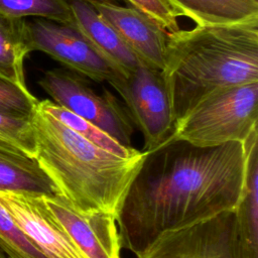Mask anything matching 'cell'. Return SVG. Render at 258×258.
<instances>
[{"label":"cell","mask_w":258,"mask_h":258,"mask_svg":"<svg viewBox=\"0 0 258 258\" xmlns=\"http://www.w3.org/2000/svg\"><path fill=\"white\" fill-rule=\"evenodd\" d=\"M246 170L245 142L199 147L168 140L146 152L117 218L121 246L138 256L165 232L235 211Z\"/></svg>","instance_id":"6da1fadb"},{"label":"cell","mask_w":258,"mask_h":258,"mask_svg":"<svg viewBox=\"0 0 258 258\" xmlns=\"http://www.w3.org/2000/svg\"><path fill=\"white\" fill-rule=\"evenodd\" d=\"M162 75L174 124L208 95L258 82V18L168 32Z\"/></svg>","instance_id":"7a4b0ae2"},{"label":"cell","mask_w":258,"mask_h":258,"mask_svg":"<svg viewBox=\"0 0 258 258\" xmlns=\"http://www.w3.org/2000/svg\"><path fill=\"white\" fill-rule=\"evenodd\" d=\"M35 159L56 192L82 213H104L116 221L146 152L131 158L114 155L67 127L36 105L31 116Z\"/></svg>","instance_id":"3957f363"},{"label":"cell","mask_w":258,"mask_h":258,"mask_svg":"<svg viewBox=\"0 0 258 258\" xmlns=\"http://www.w3.org/2000/svg\"><path fill=\"white\" fill-rule=\"evenodd\" d=\"M258 82L218 90L174 124L169 140L199 147L245 142L257 130Z\"/></svg>","instance_id":"277c9868"},{"label":"cell","mask_w":258,"mask_h":258,"mask_svg":"<svg viewBox=\"0 0 258 258\" xmlns=\"http://www.w3.org/2000/svg\"><path fill=\"white\" fill-rule=\"evenodd\" d=\"M38 85L55 104L98 126L121 144L132 146L134 125L110 91L96 93L85 77L66 68L46 71Z\"/></svg>","instance_id":"5b68a950"},{"label":"cell","mask_w":258,"mask_h":258,"mask_svg":"<svg viewBox=\"0 0 258 258\" xmlns=\"http://www.w3.org/2000/svg\"><path fill=\"white\" fill-rule=\"evenodd\" d=\"M143 137V151L166 143L174 129L170 96L162 72L144 63L112 86Z\"/></svg>","instance_id":"8992f818"},{"label":"cell","mask_w":258,"mask_h":258,"mask_svg":"<svg viewBox=\"0 0 258 258\" xmlns=\"http://www.w3.org/2000/svg\"><path fill=\"white\" fill-rule=\"evenodd\" d=\"M25 23L30 52H44L66 69L97 83L113 86L126 77L73 26L43 18L25 20Z\"/></svg>","instance_id":"52a82bcc"},{"label":"cell","mask_w":258,"mask_h":258,"mask_svg":"<svg viewBox=\"0 0 258 258\" xmlns=\"http://www.w3.org/2000/svg\"><path fill=\"white\" fill-rule=\"evenodd\" d=\"M235 211H230L165 232L137 258H235Z\"/></svg>","instance_id":"ba28073f"},{"label":"cell","mask_w":258,"mask_h":258,"mask_svg":"<svg viewBox=\"0 0 258 258\" xmlns=\"http://www.w3.org/2000/svg\"><path fill=\"white\" fill-rule=\"evenodd\" d=\"M0 204L18 228L48 258H87L48 210L41 195L0 190Z\"/></svg>","instance_id":"9c48e42d"},{"label":"cell","mask_w":258,"mask_h":258,"mask_svg":"<svg viewBox=\"0 0 258 258\" xmlns=\"http://www.w3.org/2000/svg\"><path fill=\"white\" fill-rule=\"evenodd\" d=\"M41 197L87 258H121V240L113 216L79 212L58 195Z\"/></svg>","instance_id":"30bf717a"},{"label":"cell","mask_w":258,"mask_h":258,"mask_svg":"<svg viewBox=\"0 0 258 258\" xmlns=\"http://www.w3.org/2000/svg\"><path fill=\"white\" fill-rule=\"evenodd\" d=\"M114 27L140 60L162 72L165 64L168 31L132 6L110 2H89Z\"/></svg>","instance_id":"8fae6325"},{"label":"cell","mask_w":258,"mask_h":258,"mask_svg":"<svg viewBox=\"0 0 258 258\" xmlns=\"http://www.w3.org/2000/svg\"><path fill=\"white\" fill-rule=\"evenodd\" d=\"M72 24L121 74L127 76L143 62L114 27L85 0H68Z\"/></svg>","instance_id":"7c38bea8"},{"label":"cell","mask_w":258,"mask_h":258,"mask_svg":"<svg viewBox=\"0 0 258 258\" xmlns=\"http://www.w3.org/2000/svg\"><path fill=\"white\" fill-rule=\"evenodd\" d=\"M0 190L57 195L37 160L0 139Z\"/></svg>","instance_id":"4fadbf2b"},{"label":"cell","mask_w":258,"mask_h":258,"mask_svg":"<svg viewBox=\"0 0 258 258\" xmlns=\"http://www.w3.org/2000/svg\"><path fill=\"white\" fill-rule=\"evenodd\" d=\"M197 25L231 24L258 18V0H166Z\"/></svg>","instance_id":"5bb4252c"},{"label":"cell","mask_w":258,"mask_h":258,"mask_svg":"<svg viewBox=\"0 0 258 258\" xmlns=\"http://www.w3.org/2000/svg\"><path fill=\"white\" fill-rule=\"evenodd\" d=\"M25 20L0 12V76L20 86H26L23 64L30 52Z\"/></svg>","instance_id":"9a60e30c"},{"label":"cell","mask_w":258,"mask_h":258,"mask_svg":"<svg viewBox=\"0 0 258 258\" xmlns=\"http://www.w3.org/2000/svg\"><path fill=\"white\" fill-rule=\"evenodd\" d=\"M38 106L86 140L114 155L123 158H131L142 152L133 146L128 147L121 144L98 126L50 100L38 101Z\"/></svg>","instance_id":"2e32d148"},{"label":"cell","mask_w":258,"mask_h":258,"mask_svg":"<svg viewBox=\"0 0 258 258\" xmlns=\"http://www.w3.org/2000/svg\"><path fill=\"white\" fill-rule=\"evenodd\" d=\"M0 12L14 18H43L72 24L68 0H0Z\"/></svg>","instance_id":"e0dca14e"},{"label":"cell","mask_w":258,"mask_h":258,"mask_svg":"<svg viewBox=\"0 0 258 258\" xmlns=\"http://www.w3.org/2000/svg\"><path fill=\"white\" fill-rule=\"evenodd\" d=\"M0 250L7 258H48L14 223L0 204Z\"/></svg>","instance_id":"ac0fdd59"},{"label":"cell","mask_w":258,"mask_h":258,"mask_svg":"<svg viewBox=\"0 0 258 258\" xmlns=\"http://www.w3.org/2000/svg\"><path fill=\"white\" fill-rule=\"evenodd\" d=\"M0 139L35 157L36 139L31 117H23L0 111Z\"/></svg>","instance_id":"d6986e66"},{"label":"cell","mask_w":258,"mask_h":258,"mask_svg":"<svg viewBox=\"0 0 258 258\" xmlns=\"http://www.w3.org/2000/svg\"><path fill=\"white\" fill-rule=\"evenodd\" d=\"M38 101L27 86H20L0 76V111L31 117Z\"/></svg>","instance_id":"ffe728a7"},{"label":"cell","mask_w":258,"mask_h":258,"mask_svg":"<svg viewBox=\"0 0 258 258\" xmlns=\"http://www.w3.org/2000/svg\"><path fill=\"white\" fill-rule=\"evenodd\" d=\"M125 2L148 15L166 31L179 29L177 18L180 14L166 0H125Z\"/></svg>","instance_id":"44dd1931"},{"label":"cell","mask_w":258,"mask_h":258,"mask_svg":"<svg viewBox=\"0 0 258 258\" xmlns=\"http://www.w3.org/2000/svg\"><path fill=\"white\" fill-rule=\"evenodd\" d=\"M87 2L90 1H98V2H110V3H115V4H120L121 0H85Z\"/></svg>","instance_id":"7402d4cb"},{"label":"cell","mask_w":258,"mask_h":258,"mask_svg":"<svg viewBox=\"0 0 258 258\" xmlns=\"http://www.w3.org/2000/svg\"><path fill=\"white\" fill-rule=\"evenodd\" d=\"M0 258H7L6 255H5L1 250H0Z\"/></svg>","instance_id":"603a6c76"}]
</instances>
